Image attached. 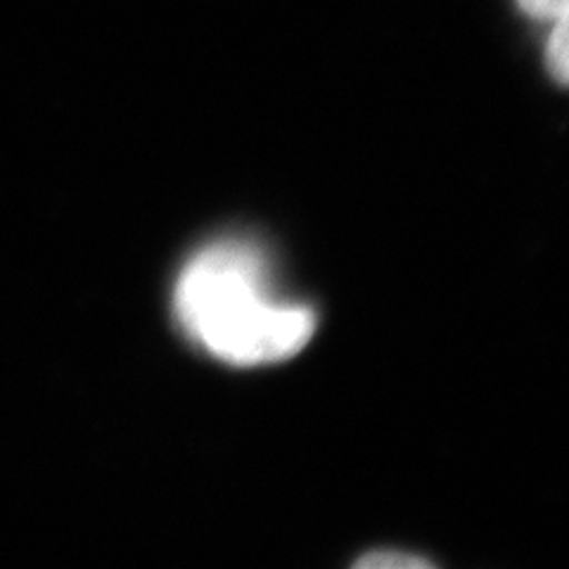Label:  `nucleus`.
<instances>
[{
  "mask_svg": "<svg viewBox=\"0 0 569 569\" xmlns=\"http://www.w3.org/2000/svg\"><path fill=\"white\" fill-rule=\"evenodd\" d=\"M263 254L244 240L209 244L176 282L178 323L217 359L236 366L284 361L316 330L307 307H288L271 295Z\"/></svg>",
  "mask_w": 569,
  "mask_h": 569,
  "instance_id": "1",
  "label": "nucleus"
},
{
  "mask_svg": "<svg viewBox=\"0 0 569 569\" xmlns=\"http://www.w3.org/2000/svg\"><path fill=\"white\" fill-rule=\"evenodd\" d=\"M567 17L556 22V29L550 31V39L546 46V64L550 77L558 83H567L569 77V48H567Z\"/></svg>",
  "mask_w": 569,
  "mask_h": 569,
  "instance_id": "2",
  "label": "nucleus"
},
{
  "mask_svg": "<svg viewBox=\"0 0 569 569\" xmlns=\"http://www.w3.org/2000/svg\"><path fill=\"white\" fill-rule=\"evenodd\" d=\"M356 567H363V569H427V567H432V562L425 558H418V556L382 550V553L363 556L359 562H356Z\"/></svg>",
  "mask_w": 569,
  "mask_h": 569,
  "instance_id": "3",
  "label": "nucleus"
},
{
  "mask_svg": "<svg viewBox=\"0 0 569 569\" xmlns=\"http://www.w3.org/2000/svg\"><path fill=\"white\" fill-rule=\"evenodd\" d=\"M518 6L537 20H562L567 17L569 0H518Z\"/></svg>",
  "mask_w": 569,
  "mask_h": 569,
  "instance_id": "4",
  "label": "nucleus"
}]
</instances>
